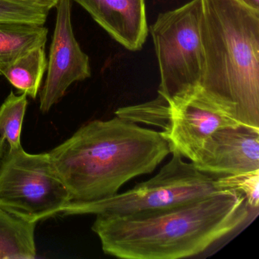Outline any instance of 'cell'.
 <instances>
[{"instance_id": "6da1fadb", "label": "cell", "mask_w": 259, "mask_h": 259, "mask_svg": "<svg viewBox=\"0 0 259 259\" xmlns=\"http://www.w3.org/2000/svg\"><path fill=\"white\" fill-rule=\"evenodd\" d=\"M236 189L156 211L98 214L92 230L105 254L124 259H178L201 254L241 227L252 213Z\"/></svg>"}, {"instance_id": "7a4b0ae2", "label": "cell", "mask_w": 259, "mask_h": 259, "mask_svg": "<svg viewBox=\"0 0 259 259\" xmlns=\"http://www.w3.org/2000/svg\"><path fill=\"white\" fill-rule=\"evenodd\" d=\"M169 154L161 132L117 116L84 124L48 152L69 191L67 207L116 195L132 179L154 172Z\"/></svg>"}, {"instance_id": "3957f363", "label": "cell", "mask_w": 259, "mask_h": 259, "mask_svg": "<svg viewBox=\"0 0 259 259\" xmlns=\"http://www.w3.org/2000/svg\"><path fill=\"white\" fill-rule=\"evenodd\" d=\"M200 90L240 125L259 130V10L202 0Z\"/></svg>"}, {"instance_id": "277c9868", "label": "cell", "mask_w": 259, "mask_h": 259, "mask_svg": "<svg viewBox=\"0 0 259 259\" xmlns=\"http://www.w3.org/2000/svg\"><path fill=\"white\" fill-rule=\"evenodd\" d=\"M171 154V160L150 180L100 201L69 206L61 214L130 216L169 208L230 189L224 177L201 172L178 153Z\"/></svg>"}, {"instance_id": "5b68a950", "label": "cell", "mask_w": 259, "mask_h": 259, "mask_svg": "<svg viewBox=\"0 0 259 259\" xmlns=\"http://www.w3.org/2000/svg\"><path fill=\"white\" fill-rule=\"evenodd\" d=\"M202 0L159 15L151 27L158 60V95L170 101L200 89L204 51L201 43Z\"/></svg>"}, {"instance_id": "8992f818", "label": "cell", "mask_w": 259, "mask_h": 259, "mask_svg": "<svg viewBox=\"0 0 259 259\" xmlns=\"http://www.w3.org/2000/svg\"><path fill=\"white\" fill-rule=\"evenodd\" d=\"M69 191L48 153L29 154L22 146L6 151L0 162V207L28 222L63 213Z\"/></svg>"}, {"instance_id": "52a82bcc", "label": "cell", "mask_w": 259, "mask_h": 259, "mask_svg": "<svg viewBox=\"0 0 259 259\" xmlns=\"http://www.w3.org/2000/svg\"><path fill=\"white\" fill-rule=\"evenodd\" d=\"M163 113L161 133L169 144L170 154L178 153L191 162L195 161L204 142L215 131L240 125L200 89L166 101Z\"/></svg>"}, {"instance_id": "ba28073f", "label": "cell", "mask_w": 259, "mask_h": 259, "mask_svg": "<svg viewBox=\"0 0 259 259\" xmlns=\"http://www.w3.org/2000/svg\"><path fill=\"white\" fill-rule=\"evenodd\" d=\"M51 43L48 76L40 92V110L48 113L71 84L92 76L89 57L75 38L72 24V0H60Z\"/></svg>"}, {"instance_id": "9c48e42d", "label": "cell", "mask_w": 259, "mask_h": 259, "mask_svg": "<svg viewBox=\"0 0 259 259\" xmlns=\"http://www.w3.org/2000/svg\"><path fill=\"white\" fill-rule=\"evenodd\" d=\"M192 163L213 177L259 171V130L242 125L220 128L206 140Z\"/></svg>"}, {"instance_id": "30bf717a", "label": "cell", "mask_w": 259, "mask_h": 259, "mask_svg": "<svg viewBox=\"0 0 259 259\" xmlns=\"http://www.w3.org/2000/svg\"><path fill=\"white\" fill-rule=\"evenodd\" d=\"M118 43L139 51L148 36L145 0H74Z\"/></svg>"}, {"instance_id": "8fae6325", "label": "cell", "mask_w": 259, "mask_h": 259, "mask_svg": "<svg viewBox=\"0 0 259 259\" xmlns=\"http://www.w3.org/2000/svg\"><path fill=\"white\" fill-rule=\"evenodd\" d=\"M48 34L44 25L0 22V75L31 50L45 47Z\"/></svg>"}, {"instance_id": "7c38bea8", "label": "cell", "mask_w": 259, "mask_h": 259, "mask_svg": "<svg viewBox=\"0 0 259 259\" xmlns=\"http://www.w3.org/2000/svg\"><path fill=\"white\" fill-rule=\"evenodd\" d=\"M36 226L0 207V259L35 258Z\"/></svg>"}, {"instance_id": "4fadbf2b", "label": "cell", "mask_w": 259, "mask_h": 259, "mask_svg": "<svg viewBox=\"0 0 259 259\" xmlns=\"http://www.w3.org/2000/svg\"><path fill=\"white\" fill-rule=\"evenodd\" d=\"M48 66L45 47L31 50L18 59L4 72V76L18 90L37 98Z\"/></svg>"}, {"instance_id": "5bb4252c", "label": "cell", "mask_w": 259, "mask_h": 259, "mask_svg": "<svg viewBox=\"0 0 259 259\" xmlns=\"http://www.w3.org/2000/svg\"><path fill=\"white\" fill-rule=\"evenodd\" d=\"M27 105L25 94L16 95L12 92L0 107V138L7 142L10 149L22 146L21 134Z\"/></svg>"}, {"instance_id": "9a60e30c", "label": "cell", "mask_w": 259, "mask_h": 259, "mask_svg": "<svg viewBox=\"0 0 259 259\" xmlns=\"http://www.w3.org/2000/svg\"><path fill=\"white\" fill-rule=\"evenodd\" d=\"M50 11L17 0H0V22H24L44 25Z\"/></svg>"}, {"instance_id": "2e32d148", "label": "cell", "mask_w": 259, "mask_h": 259, "mask_svg": "<svg viewBox=\"0 0 259 259\" xmlns=\"http://www.w3.org/2000/svg\"><path fill=\"white\" fill-rule=\"evenodd\" d=\"M229 189H236L242 192L248 205L253 210L259 206V171L242 175L223 177Z\"/></svg>"}, {"instance_id": "e0dca14e", "label": "cell", "mask_w": 259, "mask_h": 259, "mask_svg": "<svg viewBox=\"0 0 259 259\" xmlns=\"http://www.w3.org/2000/svg\"><path fill=\"white\" fill-rule=\"evenodd\" d=\"M17 1L33 4L40 8L45 9L48 11H51L52 9L55 8L60 2V0H17Z\"/></svg>"}, {"instance_id": "ac0fdd59", "label": "cell", "mask_w": 259, "mask_h": 259, "mask_svg": "<svg viewBox=\"0 0 259 259\" xmlns=\"http://www.w3.org/2000/svg\"><path fill=\"white\" fill-rule=\"evenodd\" d=\"M239 1L250 8L259 10V0H239Z\"/></svg>"}, {"instance_id": "d6986e66", "label": "cell", "mask_w": 259, "mask_h": 259, "mask_svg": "<svg viewBox=\"0 0 259 259\" xmlns=\"http://www.w3.org/2000/svg\"><path fill=\"white\" fill-rule=\"evenodd\" d=\"M7 142L2 138H0V160L4 157V154L6 153V148H7Z\"/></svg>"}]
</instances>
